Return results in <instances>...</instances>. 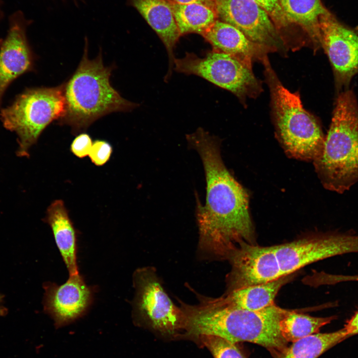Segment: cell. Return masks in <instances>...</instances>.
Here are the masks:
<instances>
[{
  "mask_svg": "<svg viewBox=\"0 0 358 358\" xmlns=\"http://www.w3.org/2000/svg\"><path fill=\"white\" fill-rule=\"evenodd\" d=\"M273 106L280 139L295 158L314 161L322 153L325 138L313 116L303 107L299 95L280 84L273 91Z\"/></svg>",
  "mask_w": 358,
  "mask_h": 358,
  "instance_id": "8992f818",
  "label": "cell"
},
{
  "mask_svg": "<svg viewBox=\"0 0 358 358\" xmlns=\"http://www.w3.org/2000/svg\"><path fill=\"white\" fill-rule=\"evenodd\" d=\"M212 0L215 1V0Z\"/></svg>",
  "mask_w": 358,
  "mask_h": 358,
  "instance_id": "1f68e13d",
  "label": "cell"
},
{
  "mask_svg": "<svg viewBox=\"0 0 358 358\" xmlns=\"http://www.w3.org/2000/svg\"><path fill=\"white\" fill-rule=\"evenodd\" d=\"M204 170L205 202L197 203L198 254L202 259L224 260L241 243L257 244L245 190L226 168L219 139L202 128L187 134Z\"/></svg>",
  "mask_w": 358,
  "mask_h": 358,
  "instance_id": "6da1fadb",
  "label": "cell"
},
{
  "mask_svg": "<svg viewBox=\"0 0 358 358\" xmlns=\"http://www.w3.org/2000/svg\"><path fill=\"white\" fill-rule=\"evenodd\" d=\"M170 4L181 36L190 33L201 35L218 19L216 10L203 4Z\"/></svg>",
  "mask_w": 358,
  "mask_h": 358,
  "instance_id": "44dd1931",
  "label": "cell"
},
{
  "mask_svg": "<svg viewBox=\"0 0 358 358\" xmlns=\"http://www.w3.org/2000/svg\"><path fill=\"white\" fill-rule=\"evenodd\" d=\"M64 84L53 88L27 89L9 106L2 109L0 119L3 126L18 137L17 155L28 156L30 147L52 121L65 111Z\"/></svg>",
  "mask_w": 358,
  "mask_h": 358,
  "instance_id": "5b68a950",
  "label": "cell"
},
{
  "mask_svg": "<svg viewBox=\"0 0 358 358\" xmlns=\"http://www.w3.org/2000/svg\"><path fill=\"white\" fill-rule=\"evenodd\" d=\"M273 247L281 274L285 276L323 260L358 253V235L350 232L319 233Z\"/></svg>",
  "mask_w": 358,
  "mask_h": 358,
  "instance_id": "9c48e42d",
  "label": "cell"
},
{
  "mask_svg": "<svg viewBox=\"0 0 358 358\" xmlns=\"http://www.w3.org/2000/svg\"><path fill=\"white\" fill-rule=\"evenodd\" d=\"M133 283V314L136 322L165 336H174L183 331L182 311L167 294L155 268L137 269Z\"/></svg>",
  "mask_w": 358,
  "mask_h": 358,
  "instance_id": "52a82bcc",
  "label": "cell"
},
{
  "mask_svg": "<svg viewBox=\"0 0 358 358\" xmlns=\"http://www.w3.org/2000/svg\"><path fill=\"white\" fill-rule=\"evenodd\" d=\"M293 273L266 283L251 285L225 292L222 295L230 305L249 311H260L275 304L274 299L281 287L289 282Z\"/></svg>",
  "mask_w": 358,
  "mask_h": 358,
  "instance_id": "ac0fdd59",
  "label": "cell"
},
{
  "mask_svg": "<svg viewBox=\"0 0 358 358\" xmlns=\"http://www.w3.org/2000/svg\"><path fill=\"white\" fill-rule=\"evenodd\" d=\"M196 296L198 302L194 304L179 301L185 336L196 339L212 335L234 343H252L264 347L273 358L288 347L279 323L289 310L274 304L260 311H249L229 305L222 296L213 298L197 292Z\"/></svg>",
  "mask_w": 358,
  "mask_h": 358,
  "instance_id": "7a4b0ae2",
  "label": "cell"
},
{
  "mask_svg": "<svg viewBox=\"0 0 358 358\" xmlns=\"http://www.w3.org/2000/svg\"><path fill=\"white\" fill-rule=\"evenodd\" d=\"M196 339L210 352L214 358H247L237 343L207 335L199 336Z\"/></svg>",
  "mask_w": 358,
  "mask_h": 358,
  "instance_id": "603a6c76",
  "label": "cell"
},
{
  "mask_svg": "<svg viewBox=\"0 0 358 358\" xmlns=\"http://www.w3.org/2000/svg\"><path fill=\"white\" fill-rule=\"evenodd\" d=\"M337 318L336 315L314 317L301 313L300 311L289 310L280 320L279 329L283 338L288 343H293L319 333L322 327Z\"/></svg>",
  "mask_w": 358,
  "mask_h": 358,
  "instance_id": "7402d4cb",
  "label": "cell"
},
{
  "mask_svg": "<svg viewBox=\"0 0 358 358\" xmlns=\"http://www.w3.org/2000/svg\"><path fill=\"white\" fill-rule=\"evenodd\" d=\"M343 328L349 337L358 334V308L346 321Z\"/></svg>",
  "mask_w": 358,
  "mask_h": 358,
  "instance_id": "4316f807",
  "label": "cell"
},
{
  "mask_svg": "<svg viewBox=\"0 0 358 358\" xmlns=\"http://www.w3.org/2000/svg\"><path fill=\"white\" fill-rule=\"evenodd\" d=\"M28 24L20 11L9 17L7 34L0 47V106L11 83L34 68V58L26 34Z\"/></svg>",
  "mask_w": 358,
  "mask_h": 358,
  "instance_id": "5bb4252c",
  "label": "cell"
},
{
  "mask_svg": "<svg viewBox=\"0 0 358 358\" xmlns=\"http://www.w3.org/2000/svg\"><path fill=\"white\" fill-rule=\"evenodd\" d=\"M92 144L90 135L83 133L73 140L71 145V151L77 157L82 158L89 156Z\"/></svg>",
  "mask_w": 358,
  "mask_h": 358,
  "instance_id": "484cf974",
  "label": "cell"
},
{
  "mask_svg": "<svg viewBox=\"0 0 358 358\" xmlns=\"http://www.w3.org/2000/svg\"><path fill=\"white\" fill-rule=\"evenodd\" d=\"M2 40L1 39H0V46H1V43H2Z\"/></svg>",
  "mask_w": 358,
  "mask_h": 358,
  "instance_id": "4dcf8cb0",
  "label": "cell"
},
{
  "mask_svg": "<svg viewBox=\"0 0 358 358\" xmlns=\"http://www.w3.org/2000/svg\"><path fill=\"white\" fill-rule=\"evenodd\" d=\"M201 35L212 46V50L233 55L250 66L253 58L268 49L251 41L235 27L219 19Z\"/></svg>",
  "mask_w": 358,
  "mask_h": 358,
  "instance_id": "2e32d148",
  "label": "cell"
},
{
  "mask_svg": "<svg viewBox=\"0 0 358 358\" xmlns=\"http://www.w3.org/2000/svg\"><path fill=\"white\" fill-rule=\"evenodd\" d=\"M175 70L186 75H194L235 95H244L257 86L251 67L238 58L212 50L203 58L186 52L182 58H175Z\"/></svg>",
  "mask_w": 358,
  "mask_h": 358,
  "instance_id": "ba28073f",
  "label": "cell"
},
{
  "mask_svg": "<svg viewBox=\"0 0 358 358\" xmlns=\"http://www.w3.org/2000/svg\"><path fill=\"white\" fill-rule=\"evenodd\" d=\"M2 303V297L1 295L0 294V316H2L4 315L6 313V310L4 308V307H3V306L1 305Z\"/></svg>",
  "mask_w": 358,
  "mask_h": 358,
  "instance_id": "f1b7e54d",
  "label": "cell"
},
{
  "mask_svg": "<svg viewBox=\"0 0 358 358\" xmlns=\"http://www.w3.org/2000/svg\"><path fill=\"white\" fill-rule=\"evenodd\" d=\"M170 3L179 4H187L191 3H199L215 9V1L212 0H166Z\"/></svg>",
  "mask_w": 358,
  "mask_h": 358,
  "instance_id": "83f0119b",
  "label": "cell"
},
{
  "mask_svg": "<svg viewBox=\"0 0 358 358\" xmlns=\"http://www.w3.org/2000/svg\"><path fill=\"white\" fill-rule=\"evenodd\" d=\"M133 4L156 32L168 53L169 66L165 80L172 75L174 49L181 36L170 3L166 0H133Z\"/></svg>",
  "mask_w": 358,
  "mask_h": 358,
  "instance_id": "9a60e30c",
  "label": "cell"
},
{
  "mask_svg": "<svg viewBox=\"0 0 358 358\" xmlns=\"http://www.w3.org/2000/svg\"><path fill=\"white\" fill-rule=\"evenodd\" d=\"M269 14L278 30L290 25L278 0H255Z\"/></svg>",
  "mask_w": 358,
  "mask_h": 358,
  "instance_id": "cb8c5ba5",
  "label": "cell"
},
{
  "mask_svg": "<svg viewBox=\"0 0 358 358\" xmlns=\"http://www.w3.org/2000/svg\"><path fill=\"white\" fill-rule=\"evenodd\" d=\"M3 14L2 11L1 9V3H0V20H1L2 19V18L3 17Z\"/></svg>",
  "mask_w": 358,
  "mask_h": 358,
  "instance_id": "f546056e",
  "label": "cell"
},
{
  "mask_svg": "<svg viewBox=\"0 0 358 358\" xmlns=\"http://www.w3.org/2000/svg\"><path fill=\"white\" fill-rule=\"evenodd\" d=\"M44 288V310L54 320L56 328L83 316L93 301V289L87 285L80 273L69 275L68 280L60 285L54 282L45 283Z\"/></svg>",
  "mask_w": 358,
  "mask_h": 358,
  "instance_id": "4fadbf2b",
  "label": "cell"
},
{
  "mask_svg": "<svg viewBox=\"0 0 358 358\" xmlns=\"http://www.w3.org/2000/svg\"><path fill=\"white\" fill-rule=\"evenodd\" d=\"M278 0L289 24L299 26L316 45H321L319 19L328 10L321 0Z\"/></svg>",
  "mask_w": 358,
  "mask_h": 358,
  "instance_id": "d6986e66",
  "label": "cell"
},
{
  "mask_svg": "<svg viewBox=\"0 0 358 358\" xmlns=\"http://www.w3.org/2000/svg\"><path fill=\"white\" fill-rule=\"evenodd\" d=\"M44 221L51 228L56 246L69 275L79 273L77 231L62 200H55L49 206Z\"/></svg>",
  "mask_w": 358,
  "mask_h": 358,
  "instance_id": "e0dca14e",
  "label": "cell"
},
{
  "mask_svg": "<svg viewBox=\"0 0 358 358\" xmlns=\"http://www.w3.org/2000/svg\"><path fill=\"white\" fill-rule=\"evenodd\" d=\"M319 28L321 46L340 89L358 73V29L342 23L329 10L320 17Z\"/></svg>",
  "mask_w": 358,
  "mask_h": 358,
  "instance_id": "8fae6325",
  "label": "cell"
},
{
  "mask_svg": "<svg viewBox=\"0 0 358 358\" xmlns=\"http://www.w3.org/2000/svg\"><path fill=\"white\" fill-rule=\"evenodd\" d=\"M349 338L343 328L329 333H315L292 343L276 358H318Z\"/></svg>",
  "mask_w": 358,
  "mask_h": 358,
  "instance_id": "ffe728a7",
  "label": "cell"
},
{
  "mask_svg": "<svg viewBox=\"0 0 358 358\" xmlns=\"http://www.w3.org/2000/svg\"><path fill=\"white\" fill-rule=\"evenodd\" d=\"M218 19L235 27L249 39L267 49L282 44L279 30L255 0H215Z\"/></svg>",
  "mask_w": 358,
  "mask_h": 358,
  "instance_id": "7c38bea8",
  "label": "cell"
},
{
  "mask_svg": "<svg viewBox=\"0 0 358 358\" xmlns=\"http://www.w3.org/2000/svg\"><path fill=\"white\" fill-rule=\"evenodd\" d=\"M315 170L327 189L343 193L358 181V106L351 91L340 93Z\"/></svg>",
  "mask_w": 358,
  "mask_h": 358,
  "instance_id": "277c9868",
  "label": "cell"
},
{
  "mask_svg": "<svg viewBox=\"0 0 358 358\" xmlns=\"http://www.w3.org/2000/svg\"><path fill=\"white\" fill-rule=\"evenodd\" d=\"M227 260L231 269L226 277L225 292L268 282L283 276L273 246L241 243Z\"/></svg>",
  "mask_w": 358,
  "mask_h": 358,
  "instance_id": "30bf717a",
  "label": "cell"
},
{
  "mask_svg": "<svg viewBox=\"0 0 358 358\" xmlns=\"http://www.w3.org/2000/svg\"><path fill=\"white\" fill-rule=\"evenodd\" d=\"M112 70L103 65L101 52L96 58L90 59L85 47L78 68L64 84L65 111L58 120L59 124L70 126L77 134L103 116L139 106L123 98L111 86Z\"/></svg>",
  "mask_w": 358,
  "mask_h": 358,
  "instance_id": "3957f363",
  "label": "cell"
},
{
  "mask_svg": "<svg viewBox=\"0 0 358 358\" xmlns=\"http://www.w3.org/2000/svg\"><path fill=\"white\" fill-rule=\"evenodd\" d=\"M112 152V148L109 143L97 140L93 143L89 156L92 163L100 166L109 160Z\"/></svg>",
  "mask_w": 358,
  "mask_h": 358,
  "instance_id": "d4e9b609",
  "label": "cell"
}]
</instances>
